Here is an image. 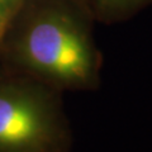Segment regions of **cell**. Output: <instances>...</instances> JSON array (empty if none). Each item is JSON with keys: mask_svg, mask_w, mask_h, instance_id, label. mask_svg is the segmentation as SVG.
<instances>
[{"mask_svg": "<svg viewBox=\"0 0 152 152\" xmlns=\"http://www.w3.org/2000/svg\"><path fill=\"white\" fill-rule=\"evenodd\" d=\"M84 0H20L0 38V64L60 91H95L103 55Z\"/></svg>", "mask_w": 152, "mask_h": 152, "instance_id": "cell-1", "label": "cell"}, {"mask_svg": "<svg viewBox=\"0 0 152 152\" xmlns=\"http://www.w3.org/2000/svg\"><path fill=\"white\" fill-rule=\"evenodd\" d=\"M96 23L114 24L128 20L142 9L150 7L152 0H84Z\"/></svg>", "mask_w": 152, "mask_h": 152, "instance_id": "cell-3", "label": "cell"}, {"mask_svg": "<svg viewBox=\"0 0 152 152\" xmlns=\"http://www.w3.org/2000/svg\"><path fill=\"white\" fill-rule=\"evenodd\" d=\"M19 3H20V0H0V10L7 19L14 12V9L18 7Z\"/></svg>", "mask_w": 152, "mask_h": 152, "instance_id": "cell-4", "label": "cell"}, {"mask_svg": "<svg viewBox=\"0 0 152 152\" xmlns=\"http://www.w3.org/2000/svg\"><path fill=\"white\" fill-rule=\"evenodd\" d=\"M64 94L0 64V152H71Z\"/></svg>", "mask_w": 152, "mask_h": 152, "instance_id": "cell-2", "label": "cell"}, {"mask_svg": "<svg viewBox=\"0 0 152 152\" xmlns=\"http://www.w3.org/2000/svg\"><path fill=\"white\" fill-rule=\"evenodd\" d=\"M5 22H7V18L1 13V10H0V38H1V34H3V29H4V26H5Z\"/></svg>", "mask_w": 152, "mask_h": 152, "instance_id": "cell-5", "label": "cell"}]
</instances>
